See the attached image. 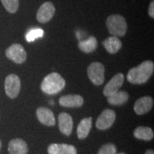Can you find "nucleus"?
Listing matches in <instances>:
<instances>
[{
    "label": "nucleus",
    "instance_id": "f257e3e1",
    "mask_svg": "<svg viewBox=\"0 0 154 154\" xmlns=\"http://www.w3.org/2000/svg\"><path fill=\"white\" fill-rule=\"evenodd\" d=\"M154 71V63L145 61L138 66L131 69L127 74V80L134 84H143L151 78Z\"/></svg>",
    "mask_w": 154,
    "mask_h": 154
},
{
    "label": "nucleus",
    "instance_id": "f03ea898",
    "mask_svg": "<svg viewBox=\"0 0 154 154\" xmlns=\"http://www.w3.org/2000/svg\"><path fill=\"white\" fill-rule=\"evenodd\" d=\"M66 86L64 79L58 73L53 72L48 74L41 84V89L44 93L54 95L62 91Z\"/></svg>",
    "mask_w": 154,
    "mask_h": 154
},
{
    "label": "nucleus",
    "instance_id": "7ed1b4c3",
    "mask_svg": "<svg viewBox=\"0 0 154 154\" xmlns=\"http://www.w3.org/2000/svg\"><path fill=\"white\" fill-rule=\"evenodd\" d=\"M109 33L114 36H123L126 33L127 23L124 17L119 14L111 15L106 19Z\"/></svg>",
    "mask_w": 154,
    "mask_h": 154
},
{
    "label": "nucleus",
    "instance_id": "20e7f679",
    "mask_svg": "<svg viewBox=\"0 0 154 154\" xmlns=\"http://www.w3.org/2000/svg\"><path fill=\"white\" fill-rule=\"evenodd\" d=\"M104 66L100 62H93L87 69V74L89 79L95 85H101L104 82Z\"/></svg>",
    "mask_w": 154,
    "mask_h": 154
},
{
    "label": "nucleus",
    "instance_id": "39448f33",
    "mask_svg": "<svg viewBox=\"0 0 154 154\" xmlns=\"http://www.w3.org/2000/svg\"><path fill=\"white\" fill-rule=\"evenodd\" d=\"M5 93L10 99H15L21 89V81L16 74H9L5 79Z\"/></svg>",
    "mask_w": 154,
    "mask_h": 154
},
{
    "label": "nucleus",
    "instance_id": "423d86ee",
    "mask_svg": "<svg viewBox=\"0 0 154 154\" xmlns=\"http://www.w3.org/2000/svg\"><path fill=\"white\" fill-rule=\"evenodd\" d=\"M6 57L16 63H24L26 59V52L21 44H14L6 50Z\"/></svg>",
    "mask_w": 154,
    "mask_h": 154
},
{
    "label": "nucleus",
    "instance_id": "0eeeda50",
    "mask_svg": "<svg viewBox=\"0 0 154 154\" xmlns=\"http://www.w3.org/2000/svg\"><path fill=\"white\" fill-rule=\"evenodd\" d=\"M115 120V111L111 109H105L97 119L96 126L99 130H106L112 126Z\"/></svg>",
    "mask_w": 154,
    "mask_h": 154
},
{
    "label": "nucleus",
    "instance_id": "6e6552de",
    "mask_svg": "<svg viewBox=\"0 0 154 154\" xmlns=\"http://www.w3.org/2000/svg\"><path fill=\"white\" fill-rule=\"evenodd\" d=\"M54 13V5H53V3L47 2L44 3L39 7L36 14V19L38 22L45 24V23L49 22L52 19Z\"/></svg>",
    "mask_w": 154,
    "mask_h": 154
},
{
    "label": "nucleus",
    "instance_id": "1a4fd4ad",
    "mask_svg": "<svg viewBox=\"0 0 154 154\" xmlns=\"http://www.w3.org/2000/svg\"><path fill=\"white\" fill-rule=\"evenodd\" d=\"M124 82V76L121 73H118L108 82L103 88V94L106 97H109L119 91Z\"/></svg>",
    "mask_w": 154,
    "mask_h": 154
},
{
    "label": "nucleus",
    "instance_id": "9d476101",
    "mask_svg": "<svg viewBox=\"0 0 154 154\" xmlns=\"http://www.w3.org/2000/svg\"><path fill=\"white\" fill-rule=\"evenodd\" d=\"M153 106V99L149 96H143L135 103L134 109L136 114L143 115L151 110Z\"/></svg>",
    "mask_w": 154,
    "mask_h": 154
},
{
    "label": "nucleus",
    "instance_id": "9b49d317",
    "mask_svg": "<svg viewBox=\"0 0 154 154\" xmlns=\"http://www.w3.org/2000/svg\"><path fill=\"white\" fill-rule=\"evenodd\" d=\"M36 117L42 124L48 126H53L56 124L54 113L51 109L46 107H39L36 110Z\"/></svg>",
    "mask_w": 154,
    "mask_h": 154
},
{
    "label": "nucleus",
    "instance_id": "f8f14e48",
    "mask_svg": "<svg viewBox=\"0 0 154 154\" xmlns=\"http://www.w3.org/2000/svg\"><path fill=\"white\" fill-rule=\"evenodd\" d=\"M59 104L66 108H78L84 104V99L78 94H68L61 96L59 100Z\"/></svg>",
    "mask_w": 154,
    "mask_h": 154
},
{
    "label": "nucleus",
    "instance_id": "ddd939ff",
    "mask_svg": "<svg viewBox=\"0 0 154 154\" xmlns=\"http://www.w3.org/2000/svg\"><path fill=\"white\" fill-rule=\"evenodd\" d=\"M59 121V128L63 134L70 136L73 129V119L69 113H61L58 116Z\"/></svg>",
    "mask_w": 154,
    "mask_h": 154
},
{
    "label": "nucleus",
    "instance_id": "4468645a",
    "mask_svg": "<svg viewBox=\"0 0 154 154\" xmlns=\"http://www.w3.org/2000/svg\"><path fill=\"white\" fill-rule=\"evenodd\" d=\"M28 150L27 144L22 138H14L8 144L9 154H26Z\"/></svg>",
    "mask_w": 154,
    "mask_h": 154
},
{
    "label": "nucleus",
    "instance_id": "2eb2a0df",
    "mask_svg": "<svg viewBox=\"0 0 154 154\" xmlns=\"http://www.w3.org/2000/svg\"><path fill=\"white\" fill-rule=\"evenodd\" d=\"M49 154H77L76 148L65 143H52L47 149Z\"/></svg>",
    "mask_w": 154,
    "mask_h": 154
},
{
    "label": "nucleus",
    "instance_id": "dca6fc26",
    "mask_svg": "<svg viewBox=\"0 0 154 154\" xmlns=\"http://www.w3.org/2000/svg\"><path fill=\"white\" fill-rule=\"evenodd\" d=\"M92 126L91 118L83 119L77 127V136L79 139H84L88 136Z\"/></svg>",
    "mask_w": 154,
    "mask_h": 154
},
{
    "label": "nucleus",
    "instance_id": "f3484780",
    "mask_svg": "<svg viewBox=\"0 0 154 154\" xmlns=\"http://www.w3.org/2000/svg\"><path fill=\"white\" fill-rule=\"evenodd\" d=\"M103 47L110 54L117 53L122 47V43L117 36H110L103 42Z\"/></svg>",
    "mask_w": 154,
    "mask_h": 154
},
{
    "label": "nucleus",
    "instance_id": "a211bd4d",
    "mask_svg": "<svg viewBox=\"0 0 154 154\" xmlns=\"http://www.w3.org/2000/svg\"><path fill=\"white\" fill-rule=\"evenodd\" d=\"M128 94L124 91H118L107 97L108 102L111 105L121 106L128 100Z\"/></svg>",
    "mask_w": 154,
    "mask_h": 154
},
{
    "label": "nucleus",
    "instance_id": "6ab92c4d",
    "mask_svg": "<svg viewBox=\"0 0 154 154\" xmlns=\"http://www.w3.org/2000/svg\"><path fill=\"white\" fill-rule=\"evenodd\" d=\"M134 137L140 140H151L153 138V131L150 127L138 126L134 131Z\"/></svg>",
    "mask_w": 154,
    "mask_h": 154
},
{
    "label": "nucleus",
    "instance_id": "aec40b11",
    "mask_svg": "<svg viewBox=\"0 0 154 154\" xmlns=\"http://www.w3.org/2000/svg\"><path fill=\"white\" fill-rule=\"evenodd\" d=\"M96 47H97V40L93 36H89L86 40H82L79 42V48L83 52H93Z\"/></svg>",
    "mask_w": 154,
    "mask_h": 154
},
{
    "label": "nucleus",
    "instance_id": "412c9836",
    "mask_svg": "<svg viewBox=\"0 0 154 154\" xmlns=\"http://www.w3.org/2000/svg\"><path fill=\"white\" fill-rule=\"evenodd\" d=\"M44 30L40 28H36L31 29L26 34V39L28 42H34L36 38H41L44 36Z\"/></svg>",
    "mask_w": 154,
    "mask_h": 154
},
{
    "label": "nucleus",
    "instance_id": "4be33fe9",
    "mask_svg": "<svg viewBox=\"0 0 154 154\" xmlns=\"http://www.w3.org/2000/svg\"><path fill=\"white\" fill-rule=\"evenodd\" d=\"M6 10L9 13H15L19 8V0H1Z\"/></svg>",
    "mask_w": 154,
    "mask_h": 154
},
{
    "label": "nucleus",
    "instance_id": "5701e85b",
    "mask_svg": "<svg viewBox=\"0 0 154 154\" xmlns=\"http://www.w3.org/2000/svg\"><path fill=\"white\" fill-rule=\"evenodd\" d=\"M116 146L113 143H109L102 146L99 150L98 154H116Z\"/></svg>",
    "mask_w": 154,
    "mask_h": 154
},
{
    "label": "nucleus",
    "instance_id": "b1692460",
    "mask_svg": "<svg viewBox=\"0 0 154 154\" xmlns=\"http://www.w3.org/2000/svg\"><path fill=\"white\" fill-rule=\"evenodd\" d=\"M149 16L151 17V18H154V2L152 1L151 4L149 5Z\"/></svg>",
    "mask_w": 154,
    "mask_h": 154
},
{
    "label": "nucleus",
    "instance_id": "393cba45",
    "mask_svg": "<svg viewBox=\"0 0 154 154\" xmlns=\"http://www.w3.org/2000/svg\"><path fill=\"white\" fill-rule=\"evenodd\" d=\"M145 154H154V152L153 150H148V151H146Z\"/></svg>",
    "mask_w": 154,
    "mask_h": 154
},
{
    "label": "nucleus",
    "instance_id": "a878e982",
    "mask_svg": "<svg viewBox=\"0 0 154 154\" xmlns=\"http://www.w3.org/2000/svg\"><path fill=\"white\" fill-rule=\"evenodd\" d=\"M1 148H2V141L1 140H0V149H1Z\"/></svg>",
    "mask_w": 154,
    "mask_h": 154
},
{
    "label": "nucleus",
    "instance_id": "bb28decb",
    "mask_svg": "<svg viewBox=\"0 0 154 154\" xmlns=\"http://www.w3.org/2000/svg\"><path fill=\"white\" fill-rule=\"evenodd\" d=\"M116 154H126V153H122V152H121V153H116Z\"/></svg>",
    "mask_w": 154,
    "mask_h": 154
}]
</instances>
